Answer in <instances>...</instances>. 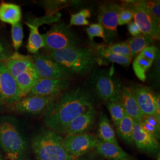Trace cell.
Returning a JSON list of instances; mask_svg holds the SVG:
<instances>
[{"label":"cell","instance_id":"obj_1","mask_svg":"<svg viewBox=\"0 0 160 160\" xmlns=\"http://www.w3.org/2000/svg\"><path fill=\"white\" fill-rule=\"evenodd\" d=\"M89 90L77 87L58 96L45 112L44 122L52 131L61 133L76 118L94 108Z\"/></svg>","mask_w":160,"mask_h":160},{"label":"cell","instance_id":"obj_41","mask_svg":"<svg viewBox=\"0 0 160 160\" xmlns=\"http://www.w3.org/2000/svg\"><path fill=\"white\" fill-rule=\"evenodd\" d=\"M87 160V159H86V158H81V157H79V158H76L75 160Z\"/></svg>","mask_w":160,"mask_h":160},{"label":"cell","instance_id":"obj_34","mask_svg":"<svg viewBox=\"0 0 160 160\" xmlns=\"http://www.w3.org/2000/svg\"><path fill=\"white\" fill-rule=\"evenodd\" d=\"M87 33L91 42H93L94 38H101L107 42L103 26L99 23L92 24L86 29Z\"/></svg>","mask_w":160,"mask_h":160},{"label":"cell","instance_id":"obj_17","mask_svg":"<svg viewBox=\"0 0 160 160\" xmlns=\"http://www.w3.org/2000/svg\"><path fill=\"white\" fill-rule=\"evenodd\" d=\"M4 62L8 71L14 78L25 71L34 68L31 56L23 55L18 52L10 56Z\"/></svg>","mask_w":160,"mask_h":160},{"label":"cell","instance_id":"obj_37","mask_svg":"<svg viewBox=\"0 0 160 160\" xmlns=\"http://www.w3.org/2000/svg\"><path fill=\"white\" fill-rule=\"evenodd\" d=\"M157 52L158 49L157 47L149 46L145 48L139 54L147 59L153 62L155 58H157V55H158Z\"/></svg>","mask_w":160,"mask_h":160},{"label":"cell","instance_id":"obj_42","mask_svg":"<svg viewBox=\"0 0 160 160\" xmlns=\"http://www.w3.org/2000/svg\"><path fill=\"white\" fill-rule=\"evenodd\" d=\"M0 160H3L2 159V156H1V155L0 154Z\"/></svg>","mask_w":160,"mask_h":160},{"label":"cell","instance_id":"obj_19","mask_svg":"<svg viewBox=\"0 0 160 160\" xmlns=\"http://www.w3.org/2000/svg\"><path fill=\"white\" fill-rule=\"evenodd\" d=\"M97 152L109 160H133V157L118 144L98 141L96 147Z\"/></svg>","mask_w":160,"mask_h":160},{"label":"cell","instance_id":"obj_15","mask_svg":"<svg viewBox=\"0 0 160 160\" xmlns=\"http://www.w3.org/2000/svg\"><path fill=\"white\" fill-rule=\"evenodd\" d=\"M133 141L138 148L151 154L158 152L160 145L158 139L143 128L140 122L134 120L133 129Z\"/></svg>","mask_w":160,"mask_h":160},{"label":"cell","instance_id":"obj_36","mask_svg":"<svg viewBox=\"0 0 160 160\" xmlns=\"http://www.w3.org/2000/svg\"><path fill=\"white\" fill-rule=\"evenodd\" d=\"M133 19V15L132 12L125 8L122 7L119 14V26H123L124 24L131 23Z\"/></svg>","mask_w":160,"mask_h":160},{"label":"cell","instance_id":"obj_9","mask_svg":"<svg viewBox=\"0 0 160 160\" xmlns=\"http://www.w3.org/2000/svg\"><path fill=\"white\" fill-rule=\"evenodd\" d=\"M98 139L90 133L67 135L63 139L67 151L74 160L81 157L92 149L96 148Z\"/></svg>","mask_w":160,"mask_h":160},{"label":"cell","instance_id":"obj_11","mask_svg":"<svg viewBox=\"0 0 160 160\" xmlns=\"http://www.w3.org/2000/svg\"><path fill=\"white\" fill-rule=\"evenodd\" d=\"M20 100V92L15 78L8 71L5 62H0L1 102L15 104Z\"/></svg>","mask_w":160,"mask_h":160},{"label":"cell","instance_id":"obj_43","mask_svg":"<svg viewBox=\"0 0 160 160\" xmlns=\"http://www.w3.org/2000/svg\"><path fill=\"white\" fill-rule=\"evenodd\" d=\"M1 104H2V103L1 102V101H0V107H1Z\"/></svg>","mask_w":160,"mask_h":160},{"label":"cell","instance_id":"obj_40","mask_svg":"<svg viewBox=\"0 0 160 160\" xmlns=\"http://www.w3.org/2000/svg\"><path fill=\"white\" fill-rule=\"evenodd\" d=\"M155 106H156V112L157 116L160 118V94L156 95V101H155Z\"/></svg>","mask_w":160,"mask_h":160},{"label":"cell","instance_id":"obj_23","mask_svg":"<svg viewBox=\"0 0 160 160\" xmlns=\"http://www.w3.org/2000/svg\"><path fill=\"white\" fill-rule=\"evenodd\" d=\"M93 51L99 59L104 60L124 66L128 67L131 63V59L120 55H118L113 52L109 51L106 46L98 45H93Z\"/></svg>","mask_w":160,"mask_h":160},{"label":"cell","instance_id":"obj_22","mask_svg":"<svg viewBox=\"0 0 160 160\" xmlns=\"http://www.w3.org/2000/svg\"><path fill=\"white\" fill-rule=\"evenodd\" d=\"M97 138L102 142L118 145L114 129L110 124L107 116L103 113H100L99 118Z\"/></svg>","mask_w":160,"mask_h":160},{"label":"cell","instance_id":"obj_39","mask_svg":"<svg viewBox=\"0 0 160 160\" xmlns=\"http://www.w3.org/2000/svg\"><path fill=\"white\" fill-rule=\"evenodd\" d=\"M9 57L10 55H8L5 48L4 47L3 45L1 43L0 41V62H5Z\"/></svg>","mask_w":160,"mask_h":160},{"label":"cell","instance_id":"obj_5","mask_svg":"<svg viewBox=\"0 0 160 160\" xmlns=\"http://www.w3.org/2000/svg\"><path fill=\"white\" fill-rule=\"evenodd\" d=\"M90 82L97 96L108 102H119L122 86L118 79L110 72L104 69L94 71L90 77Z\"/></svg>","mask_w":160,"mask_h":160},{"label":"cell","instance_id":"obj_4","mask_svg":"<svg viewBox=\"0 0 160 160\" xmlns=\"http://www.w3.org/2000/svg\"><path fill=\"white\" fill-rule=\"evenodd\" d=\"M0 147L10 160H22L27 143L14 120L0 119Z\"/></svg>","mask_w":160,"mask_h":160},{"label":"cell","instance_id":"obj_20","mask_svg":"<svg viewBox=\"0 0 160 160\" xmlns=\"http://www.w3.org/2000/svg\"><path fill=\"white\" fill-rule=\"evenodd\" d=\"M39 78L34 68L24 72L15 78L20 92V99L29 95Z\"/></svg>","mask_w":160,"mask_h":160},{"label":"cell","instance_id":"obj_33","mask_svg":"<svg viewBox=\"0 0 160 160\" xmlns=\"http://www.w3.org/2000/svg\"><path fill=\"white\" fill-rule=\"evenodd\" d=\"M61 18V14L59 13L55 14L52 15L46 14L45 16L40 17H34L28 20V21L26 22L27 23L36 26L38 27H40V26L45 24H52L53 23H57Z\"/></svg>","mask_w":160,"mask_h":160},{"label":"cell","instance_id":"obj_38","mask_svg":"<svg viewBox=\"0 0 160 160\" xmlns=\"http://www.w3.org/2000/svg\"><path fill=\"white\" fill-rule=\"evenodd\" d=\"M128 29L129 32L132 36H133V37H136L142 33L137 24L135 22H131V23H129L128 26Z\"/></svg>","mask_w":160,"mask_h":160},{"label":"cell","instance_id":"obj_24","mask_svg":"<svg viewBox=\"0 0 160 160\" xmlns=\"http://www.w3.org/2000/svg\"><path fill=\"white\" fill-rule=\"evenodd\" d=\"M30 29L29 39L27 44L28 51L33 54L37 53L41 48H44L45 44L42 34L39 31V27L25 22Z\"/></svg>","mask_w":160,"mask_h":160},{"label":"cell","instance_id":"obj_31","mask_svg":"<svg viewBox=\"0 0 160 160\" xmlns=\"http://www.w3.org/2000/svg\"><path fill=\"white\" fill-rule=\"evenodd\" d=\"M12 45L17 51L23 44V29L21 22L12 26Z\"/></svg>","mask_w":160,"mask_h":160},{"label":"cell","instance_id":"obj_29","mask_svg":"<svg viewBox=\"0 0 160 160\" xmlns=\"http://www.w3.org/2000/svg\"><path fill=\"white\" fill-rule=\"evenodd\" d=\"M106 105L113 123L116 126L126 115L125 110L119 101L108 102Z\"/></svg>","mask_w":160,"mask_h":160},{"label":"cell","instance_id":"obj_25","mask_svg":"<svg viewBox=\"0 0 160 160\" xmlns=\"http://www.w3.org/2000/svg\"><path fill=\"white\" fill-rule=\"evenodd\" d=\"M154 41V40L152 38L143 34L132 38L128 41L132 59L137 57L145 48L152 45Z\"/></svg>","mask_w":160,"mask_h":160},{"label":"cell","instance_id":"obj_2","mask_svg":"<svg viewBox=\"0 0 160 160\" xmlns=\"http://www.w3.org/2000/svg\"><path fill=\"white\" fill-rule=\"evenodd\" d=\"M48 55L74 74L85 75L90 72L99 61L95 52L90 48H69L49 52Z\"/></svg>","mask_w":160,"mask_h":160},{"label":"cell","instance_id":"obj_16","mask_svg":"<svg viewBox=\"0 0 160 160\" xmlns=\"http://www.w3.org/2000/svg\"><path fill=\"white\" fill-rule=\"evenodd\" d=\"M96 116V111L94 108H92L70 122L61 133L66 134L67 135L87 133L94 125Z\"/></svg>","mask_w":160,"mask_h":160},{"label":"cell","instance_id":"obj_21","mask_svg":"<svg viewBox=\"0 0 160 160\" xmlns=\"http://www.w3.org/2000/svg\"><path fill=\"white\" fill-rule=\"evenodd\" d=\"M22 18L20 7L17 4L2 2L0 4V21L12 26L20 23Z\"/></svg>","mask_w":160,"mask_h":160},{"label":"cell","instance_id":"obj_30","mask_svg":"<svg viewBox=\"0 0 160 160\" xmlns=\"http://www.w3.org/2000/svg\"><path fill=\"white\" fill-rule=\"evenodd\" d=\"M91 17V12L88 9H83L79 12L72 14L71 16L68 27L72 26H88L89 20L88 18Z\"/></svg>","mask_w":160,"mask_h":160},{"label":"cell","instance_id":"obj_6","mask_svg":"<svg viewBox=\"0 0 160 160\" xmlns=\"http://www.w3.org/2000/svg\"><path fill=\"white\" fill-rule=\"evenodd\" d=\"M42 36L44 41V48L49 52L78 47L79 39L77 34L64 23L54 24Z\"/></svg>","mask_w":160,"mask_h":160},{"label":"cell","instance_id":"obj_12","mask_svg":"<svg viewBox=\"0 0 160 160\" xmlns=\"http://www.w3.org/2000/svg\"><path fill=\"white\" fill-rule=\"evenodd\" d=\"M57 96H27L14 104V109L19 113L39 114L45 112Z\"/></svg>","mask_w":160,"mask_h":160},{"label":"cell","instance_id":"obj_7","mask_svg":"<svg viewBox=\"0 0 160 160\" xmlns=\"http://www.w3.org/2000/svg\"><path fill=\"white\" fill-rule=\"evenodd\" d=\"M121 7L132 12L134 22L142 34L154 40H160V23L147 10L144 1H125L122 3Z\"/></svg>","mask_w":160,"mask_h":160},{"label":"cell","instance_id":"obj_18","mask_svg":"<svg viewBox=\"0 0 160 160\" xmlns=\"http://www.w3.org/2000/svg\"><path fill=\"white\" fill-rule=\"evenodd\" d=\"M119 102L125 110L126 115L135 121L141 122L142 120L143 114L138 107L131 87L126 86L122 87Z\"/></svg>","mask_w":160,"mask_h":160},{"label":"cell","instance_id":"obj_10","mask_svg":"<svg viewBox=\"0 0 160 160\" xmlns=\"http://www.w3.org/2000/svg\"><path fill=\"white\" fill-rule=\"evenodd\" d=\"M122 7L116 3H108L99 8L98 21L103 26L107 42L116 36Z\"/></svg>","mask_w":160,"mask_h":160},{"label":"cell","instance_id":"obj_3","mask_svg":"<svg viewBox=\"0 0 160 160\" xmlns=\"http://www.w3.org/2000/svg\"><path fill=\"white\" fill-rule=\"evenodd\" d=\"M63 139L51 129L40 132L32 141L36 160H74L65 148Z\"/></svg>","mask_w":160,"mask_h":160},{"label":"cell","instance_id":"obj_13","mask_svg":"<svg viewBox=\"0 0 160 160\" xmlns=\"http://www.w3.org/2000/svg\"><path fill=\"white\" fill-rule=\"evenodd\" d=\"M69 86V80L39 78L28 96H57L67 91Z\"/></svg>","mask_w":160,"mask_h":160},{"label":"cell","instance_id":"obj_27","mask_svg":"<svg viewBox=\"0 0 160 160\" xmlns=\"http://www.w3.org/2000/svg\"><path fill=\"white\" fill-rule=\"evenodd\" d=\"M153 62L139 54L135 58L133 62V69L134 72L139 80L145 81L147 78L146 74L152 66Z\"/></svg>","mask_w":160,"mask_h":160},{"label":"cell","instance_id":"obj_28","mask_svg":"<svg viewBox=\"0 0 160 160\" xmlns=\"http://www.w3.org/2000/svg\"><path fill=\"white\" fill-rule=\"evenodd\" d=\"M143 128L152 133L157 139L160 137V120L154 116L143 115L140 122Z\"/></svg>","mask_w":160,"mask_h":160},{"label":"cell","instance_id":"obj_32","mask_svg":"<svg viewBox=\"0 0 160 160\" xmlns=\"http://www.w3.org/2000/svg\"><path fill=\"white\" fill-rule=\"evenodd\" d=\"M106 47L109 51L114 53L129 58L132 60L131 51L128 41L109 45V46Z\"/></svg>","mask_w":160,"mask_h":160},{"label":"cell","instance_id":"obj_14","mask_svg":"<svg viewBox=\"0 0 160 160\" xmlns=\"http://www.w3.org/2000/svg\"><path fill=\"white\" fill-rule=\"evenodd\" d=\"M141 113L146 116H154L160 120L156 112V95L147 86L137 85L131 87Z\"/></svg>","mask_w":160,"mask_h":160},{"label":"cell","instance_id":"obj_8","mask_svg":"<svg viewBox=\"0 0 160 160\" xmlns=\"http://www.w3.org/2000/svg\"><path fill=\"white\" fill-rule=\"evenodd\" d=\"M31 57L34 69L40 78L69 80L74 75L54 61L49 55L37 53Z\"/></svg>","mask_w":160,"mask_h":160},{"label":"cell","instance_id":"obj_35","mask_svg":"<svg viewBox=\"0 0 160 160\" xmlns=\"http://www.w3.org/2000/svg\"><path fill=\"white\" fill-rule=\"evenodd\" d=\"M145 5L151 15L158 23H160V1H144Z\"/></svg>","mask_w":160,"mask_h":160},{"label":"cell","instance_id":"obj_26","mask_svg":"<svg viewBox=\"0 0 160 160\" xmlns=\"http://www.w3.org/2000/svg\"><path fill=\"white\" fill-rule=\"evenodd\" d=\"M134 125V120L128 115L120 121L116 126L118 135L124 141L128 143H133V129Z\"/></svg>","mask_w":160,"mask_h":160}]
</instances>
